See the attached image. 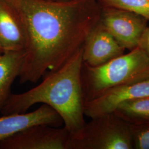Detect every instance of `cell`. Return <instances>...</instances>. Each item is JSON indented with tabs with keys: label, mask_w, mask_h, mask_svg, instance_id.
Listing matches in <instances>:
<instances>
[{
	"label": "cell",
	"mask_w": 149,
	"mask_h": 149,
	"mask_svg": "<svg viewBox=\"0 0 149 149\" xmlns=\"http://www.w3.org/2000/svg\"><path fill=\"white\" fill-rule=\"evenodd\" d=\"M19 17L26 44L19 82L36 83L83 47L101 21L99 0H5Z\"/></svg>",
	"instance_id": "6da1fadb"
},
{
	"label": "cell",
	"mask_w": 149,
	"mask_h": 149,
	"mask_svg": "<svg viewBox=\"0 0 149 149\" xmlns=\"http://www.w3.org/2000/svg\"><path fill=\"white\" fill-rule=\"evenodd\" d=\"M82 53L83 47L58 69L45 74L43 81L32 89L11 93L1 113H24L32 106L43 103L58 113L70 135L79 132L86 124L81 81Z\"/></svg>",
	"instance_id": "7a4b0ae2"
},
{
	"label": "cell",
	"mask_w": 149,
	"mask_h": 149,
	"mask_svg": "<svg viewBox=\"0 0 149 149\" xmlns=\"http://www.w3.org/2000/svg\"><path fill=\"white\" fill-rule=\"evenodd\" d=\"M149 78V58L138 47L105 64L83 63L81 81L85 103L113 88Z\"/></svg>",
	"instance_id": "3957f363"
},
{
	"label": "cell",
	"mask_w": 149,
	"mask_h": 149,
	"mask_svg": "<svg viewBox=\"0 0 149 149\" xmlns=\"http://www.w3.org/2000/svg\"><path fill=\"white\" fill-rule=\"evenodd\" d=\"M68 149H133L129 125L114 112L91 118L70 135Z\"/></svg>",
	"instance_id": "277c9868"
},
{
	"label": "cell",
	"mask_w": 149,
	"mask_h": 149,
	"mask_svg": "<svg viewBox=\"0 0 149 149\" xmlns=\"http://www.w3.org/2000/svg\"><path fill=\"white\" fill-rule=\"evenodd\" d=\"M70 134L65 128L32 125L0 142V149H68Z\"/></svg>",
	"instance_id": "5b68a950"
},
{
	"label": "cell",
	"mask_w": 149,
	"mask_h": 149,
	"mask_svg": "<svg viewBox=\"0 0 149 149\" xmlns=\"http://www.w3.org/2000/svg\"><path fill=\"white\" fill-rule=\"evenodd\" d=\"M148 21L144 17L130 11L102 7V24L123 48L129 51L138 47Z\"/></svg>",
	"instance_id": "8992f818"
},
{
	"label": "cell",
	"mask_w": 149,
	"mask_h": 149,
	"mask_svg": "<svg viewBox=\"0 0 149 149\" xmlns=\"http://www.w3.org/2000/svg\"><path fill=\"white\" fill-rule=\"evenodd\" d=\"M149 96V78L120 86L107 91L84 105V114L87 117H95L114 112L124 102Z\"/></svg>",
	"instance_id": "52a82bcc"
},
{
	"label": "cell",
	"mask_w": 149,
	"mask_h": 149,
	"mask_svg": "<svg viewBox=\"0 0 149 149\" xmlns=\"http://www.w3.org/2000/svg\"><path fill=\"white\" fill-rule=\"evenodd\" d=\"M125 49L107 31L101 21L92 30L83 46V63L95 67L124 54Z\"/></svg>",
	"instance_id": "ba28073f"
},
{
	"label": "cell",
	"mask_w": 149,
	"mask_h": 149,
	"mask_svg": "<svg viewBox=\"0 0 149 149\" xmlns=\"http://www.w3.org/2000/svg\"><path fill=\"white\" fill-rule=\"evenodd\" d=\"M63 123L58 113L45 104L29 113L2 115L0 117V142L32 125L45 124L58 127Z\"/></svg>",
	"instance_id": "9c48e42d"
},
{
	"label": "cell",
	"mask_w": 149,
	"mask_h": 149,
	"mask_svg": "<svg viewBox=\"0 0 149 149\" xmlns=\"http://www.w3.org/2000/svg\"><path fill=\"white\" fill-rule=\"evenodd\" d=\"M26 44V33L19 17L6 1L0 0L1 51H23Z\"/></svg>",
	"instance_id": "30bf717a"
},
{
	"label": "cell",
	"mask_w": 149,
	"mask_h": 149,
	"mask_svg": "<svg viewBox=\"0 0 149 149\" xmlns=\"http://www.w3.org/2000/svg\"><path fill=\"white\" fill-rule=\"evenodd\" d=\"M24 56V50L0 54V113L11 95V86L19 76Z\"/></svg>",
	"instance_id": "8fae6325"
},
{
	"label": "cell",
	"mask_w": 149,
	"mask_h": 149,
	"mask_svg": "<svg viewBox=\"0 0 149 149\" xmlns=\"http://www.w3.org/2000/svg\"><path fill=\"white\" fill-rule=\"evenodd\" d=\"M114 113L129 125L149 123V96L124 102Z\"/></svg>",
	"instance_id": "7c38bea8"
},
{
	"label": "cell",
	"mask_w": 149,
	"mask_h": 149,
	"mask_svg": "<svg viewBox=\"0 0 149 149\" xmlns=\"http://www.w3.org/2000/svg\"><path fill=\"white\" fill-rule=\"evenodd\" d=\"M102 7H113L130 11L149 21V0H99Z\"/></svg>",
	"instance_id": "4fadbf2b"
},
{
	"label": "cell",
	"mask_w": 149,
	"mask_h": 149,
	"mask_svg": "<svg viewBox=\"0 0 149 149\" xmlns=\"http://www.w3.org/2000/svg\"><path fill=\"white\" fill-rule=\"evenodd\" d=\"M129 125L133 149H149V123Z\"/></svg>",
	"instance_id": "5bb4252c"
},
{
	"label": "cell",
	"mask_w": 149,
	"mask_h": 149,
	"mask_svg": "<svg viewBox=\"0 0 149 149\" xmlns=\"http://www.w3.org/2000/svg\"><path fill=\"white\" fill-rule=\"evenodd\" d=\"M140 48L149 58V27L148 26L140 38L138 43Z\"/></svg>",
	"instance_id": "9a60e30c"
},
{
	"label": "cell",
	"mask_w": 149,
	"mask_h": 149,
	"mask_svg": "<svg viewBox=\"0 0 149 149\" xmlns=\"http://www.w3.org/2000/svg\"><path fill=\"white\" fill-rule=\"evenodd\" d=\"M54 1H58V2H68V1H70L72 0H52Z\"/></svg>",
	"instance_id": "2e32d148"
},
{
	"label": "cell",
	"mask_w": 149,
	"mask_h": 149,
	"mask_svg": "<svg viewBox=\"0 0 149 149\" xmlns=\"http://www.w3.org/2000/svg\"><path fill=\"white\" fill-rule=\"evenodd\" d=\"M1 53H2V52L1 51V50H0V54H1Z\"/></svg>",
	"instance_id": "e0dca14e"
}]
</instances>
